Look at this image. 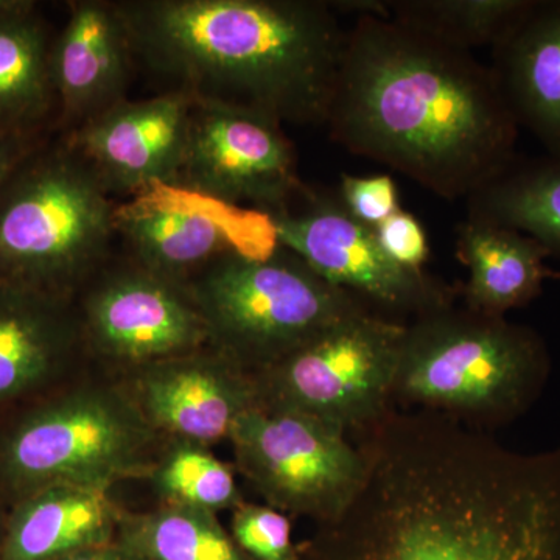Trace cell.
Instances as JSON below:
<instances>
[{
  "mask_svg": "<svg viewBox=\"0 0 560 560\" xmlns=\"http://www.w3.org/2000/svg\"><path fill=\"white\" fill-rule=\"evenodd\" d=\"M162 438L114 375L97 368L0 412V499L50 486L106 490L145 480Z\"/></svg>",
  "mask_w": 560,
  "mask_h": 560,
  "instance_id": "cell-4",
  "label": "cell"
},
{
  "mask_svg": "<svg viewBox=\"0 0 560 560\" xmlns=\"http://www.w3.org/2000/svg\"><path fill=\"white\" fill-rule=\"evenodd\" d=\"M230 533L250 560H301L291 518L268 504L243 501L231 511Z\"/></svg>",
  "mask_w": 560,
  "mask_h": 560,
  "instance_id": "cell-26",
  "label": "cell"
},
{
  "mask_svg": "<svg viewBox=\"0 0 560 560\" xmlns=\"http://www.w3.org/2000/svg\"><path fill=\"white\" fill-rule=\"evenodd\" d=\"M91 368L75 301L0 280V412Z\"/></svg>",
  "mask_w": 560,
  "mask_h": 560,
  "instance_id": "cell-15",
  "label": "cell"
},
{
  "mask_svg": "<svg viewBox=\"0 0 560 560\" xmlns=\"http://www.w3.org/2000/svg\"><path fill=\"white\" fill-rule=\"evenodd\" d=\"M350 434L363 482L301 560H560V447L512 451L448 416L393 407Z\"/></svg>",
  "mask_w": 560,
  "mask_h": 560,
  "instance_id": "cell-1",
  "label": "cell"
},
{
  "mask_svg": "<svg viewBox=\"0 0 560 560\" xmlns=\"http://www.w3.org/2000/svg\"><path fill=\"white\" fill-rule=\"evenodd\" d=\"M187 289L208 326L210 346L250 375L371 308L279 245L265 254L228 250Z\"/></svg>",
  "mask_w": 560,
  "mask_h": 560,
  "instance_id": "cell-7",
  "label": "cell"
},
{
  "mask_svg": "<svg viewBox=\"0 0 560 560\" xmlns=\"http://www.w3.org/2000/svg\"><path fill=\"white\" fill-rule=\"evenodd\" d=\"M338 195L346 209L371 228L400 210L399 190L389 175H341Z\"/></svg>",
  "mask_w": 560,
  "mask_h": 560,
  "instance_id": "cell-27",
  "label": "cell"
},
{
  "mask_svg": "<svg viewBox=\"0 0 560 560\" xmlns=\"http://www.w3.org/2000/svg\"><path fill=\"white\" fill-rule=\"evenodd\" d=\"M114 377L162 440L212 447L259 407L253 375L212 346Z\"/></svg>",
  "mask_w": 560,
  "mask_h": 560,
  "instance_id": "cell-13",
  "label": "cell"
},
{
  "mask_svg": "<svg viewBox=\"0 0 560 560\" xmlns=\"http://www.w3.org/2000/svg\"><path fill=\"white\" fill-rule=\"evenodd\" d=\"M234 469L209 445L164 440L145 481L160 504L220 515L243 503Z\"/></svg>",
  "mask_w": 560,
  "mask_h": 560,
  "instance_id": "cell-25",
  "label": "cell"
},
{
  "mask_svg": "<svg viewBox=\"0 0 560 560\" xmlns=\"http://www.w3.org/2000/svg\"><path fill=\"white\" fill-rule=\"evenodd\" d=\"M326 127L349 153L444 200H467L503 172L521 131L474 54L368 14L346 31Z\"/></svg>",
  "mask_w": 560,
  "mask_h": 560,
  "instance_id": "cell-2",
  "label": "cell"
},
{
  "mask_svg": "<svg viewBox=\"0 0 560 560\" xmlns=\"http://www.w3.org/2000/svg\"><path fill=\"white\" fill-rule=\"evenodd\" d=\"M92 366L120 375L210 346L187 285L113 257L77 296Z\"/></svg>",
  "mask_w": 560,
  "mask_h": 560,
  "instance_id": "cell-11",
  "label": "cell"
},
{
  "mask_svg": "<svg viewBox=\"0 0 560 560\" xmlns=\"http://www.w3.org/2000/svg\"><path fill=\"white\" fill-rule=\"evenodd\" d=\"M175 189L271 215L305 189L293 143L279 121L221 103L195 101Z\"/></svg>",
  "mask_w": 560,
  "mask_h": 560,
  "instance_id": "cell-12",
  "label": "cell"
},
{
  "mask_svg": "<svg viewBox=\"0 0 560 560\" xmlns=\"http://www.w3.org/2000/svg\"><path fill=\"white\" fill-rule=\"evenodd\" d=\"M230 442L235 470L290 518L316 526L337 521L363 482V455L349 434L302 412L254 407Z\"/></svg>",
  "mask_w": 560,
  "mask_h": 560,
  "instance_id": "cell-9",
  "label": "cell"
},
{
  "mask_svg": "<svg viewBox=\"0 0 560 560\" xmlns=\"http://www.w3.org/2000/svg\"><path fill=\"white\" fill-rule=\"evenodd\" d=\"M7 512H9V508H7V504L0 499V539H2L3 528H5Z\"/></svg>",
  "mask_w": 560,
  "mask_h": 560,
  "instance_id": "cell-31",
  "label": "cell"
},
{
  "mask_svg": "<svg viewBox=\"0 0 560 560\" xmlns=\"http://www.w3.org/2000/svg\"><path fill=\"white\" fill-rule=\"evenodd\" d=\"M130 35L117 2L77 0L51 44L57 132L68 135L127 101L135 68Z\"/></svg>",
  "mask_w": 560,
  "mask_h": 560,
  "instance_id": "cell-16",
  "label": "cell"
},
{
  "mask_svg": "<svg viewBox=\"0 0 560 560\" xmlns=\"http://www.w3.org/2000/svg\"><path fill=\"white\" fill-rule=\"evenodd\" d=\"M58 560H142L138 555L128 550V548L121 547L116 540L110 544L98 545V547L86 548L72 552V555L66 556V558Z\"/></svg>",
  "mask_w": 560,
  "mask_h": 560,
  "instance_id": "cell-30",
  "label": "cell"
},
{
  "mask_svg": "<svg viewBox=\"0 0 560 560\" xmlns=\"http://www.w3.org/2000/svg\"><path fill=\"white\" fill-rule=\"evenodd\" d=\"M529 0H382L383 16L453 49L469 51L497 43L522 16Z\"/></svg>",
  "mask_w": 560,
  "mask_h": 560,
  "instance_id": "cell-24",
  "label": "cell"
},
{
  "mask_svg": "<svg viewBox=\"0 0 560 560\" xmlns=\"http://www.w3.org/2000/svg\"><path fill=\"white\" fill-rule=\"evenodd\" d=\"M44 139L33 140L0 136V190L5 186L7 179L10 178L14 168Z\"/></svg>",
  "mask_w": 560,
  "mask_h": 560,
  "instance_id": "cell-29",
  "label": "cell"
},
{
  "mask_svg": "<svg viewBox=\"0 0 560 560\" xmlns=\"http://www.w3.org/2000/svg\"><path fill=\"white\" fill-rule=\"evenodd\" d=\"M404 320L355 313L253 375L259 407L302 412L350 434L393 407Z\"/></svg>",
  "mask_w": 560,
  "mask_h": 560,
  "instance_id": "cell-8",
  "label": "cell"
},
{
  "mask_svg": "<svg viewBox=\"0 0 560 560\" xmlns=\"http://www.w3.org/2000/svg\"><path fill=\"white\" fill-rule=\"evenodd\" d=\"M136 65L194 101L326 125L346 31L323 0H120Z\"/></svg>",
  "mask_w": 560,
  "mask_h": 560,
  "instance_id": "cell-3",
  "label": "cell"
},
{
  "mask_svg": "<svg viewBox=\"0 0 560 560\" xmlns=\"http://www.w3.org/2000/svg\"><path fill=\"white\" fill-rule=\"evenodd\" d=\"M302 208L268 215L279 246L296 254L331 285L349 291L375 312L407 323L444 307L455 293L423 270L390 259L374 228L361 223L340 195L305 187Z\"/></svg>",
  "mask_w": 560,
  "mask_h": 560,
  "instance_id": "cell-10",
  "label": "cell"
},
{
  "mask_svg": "<svg viewBox=\"0 0 560 560\" xmlns=\"http://www.w3.org/2000/svg\"><path fill=\"white\" fill-rule=\"evenodd\" d=\"M383 250L401 267L423 270L430 256L429 238L422 224L411 213L397 210L374 228Z\"/></svg>",
  "mask_w": 560,
  "mask_h": 560,
  "instance_id": "cell-28",
  "label": "cell"
},
{
  "mask_svg": "<svg viewBox=\"0 0 560 560\" xmlns=\"http://www.w3.org/2000/svg\"><path fill=\"white\" fill-rule=\"evenodd\" d=\"M466 201V219L522 232L560 260V154H517Z\"/></svg>",
  "mask_w": 560,
  "mask_h": 560,
  "instance_id": "cell-22",
  "label": "cell"
},
{
  "mask_svg": "<svg viewBox=\"0 0 560 560\" xmlns=\"http://www.w3.org/2000/svg\"><path fill=\"white\" fill-rule=\"evenodd\" d=\"M110 492L50 486L10 504L0 560H58L116 540L124 515Z\"/></svg>",
  "mask_w": 560,
  "mask_h": 560,
  "instance_id": "cell-18",
  "label": "cell"
},
{
  "mask_svg": "<svg viewBox=\"0 0 560 560\" xmlns=\"http://www.w3.org/2000/svg\"><path fill=\"white\" fill-rule=\"evenodd\" d=\"M55 35L32 0H0V136L57 132L50 54Z\"/></svg>",
  "mask_w": 560,
  "mask_h": 560,
  "instance_id": "cell-19",
  "label": "cell"
},
{
  "mask_svg": "<svg viewBox=\"0 0 560 560\" xmlns=\"http://www.w3.org/2000/svg\"><path fill=\"white\" fill-rule=\"evenodd\" d=\"M116 210L66 136L44 139L0 190V280L75 301L114 257Z\"/></svg>",
  "mask_w": 560,
  "mask_h": 560,
  "instance_id": "cell-6",
  "label": "cell"
},
{
  "mask_svg": "<svg viewBox=\"0 0 560 560\" xmlns=\"http://www.w3.org/2000/svg\"><path fill=\"white\" fill-rule=\"evenodd\" d=\"M116 231L127 246V257L180 285H187L217 257L238 248L226 226L210 213L162 206L143 197L117 206Z\"/></svg>",
  "mask_w": 560,
  "mask_h": 560,
  "instance_id": "cell-21",
  "label": "cell"
},
{
  "mask_svg": "<svg viewBox=\"0 0 560 560\" xmlns=\"http://www.w3.org/2000/svg\"><path fill=\"white\" fill-rule=\"evenodd\" d=\"M489 68L518 128L560 154V0H529Z\"/></svg>",
  "mask_w": 560,
  "mask_h": 560,
  "instance_id": "cell-17",
  "label": "cell"
},
{
  "mask_svg": "<svg viewBox=\"0 0 560 560\" xmlns=\"http://www.w3.org/2000/svg\"><path fill=\"white\" fill-rule=\"evenodd\" d=\"M550 372L536 330L453 301L405 326L393 401L467 425H504L536 404Z\"/></svg>",
  "mask_w": 560,
  "mask_h": 560,
  "instance_id": "cell-5",
  "label": "cell"
},
{
  "mask_svg": "<svg viewBox=\"0 0 560 560\" xmlns=\"http://www.w3.org/2000/svg\"><path fill=\"white\" fill-rule=\"evenodd\" d=\"M116 541L142 560H250L219 514L167 504L125 510Z\"/></svg>",
  "mask_w": 560,
  "mask_h": 560,
  "instance_id": "cell-23",
  "label": "cell"
},
{
  "mask_svg": "<svg viewBox=\"0 0 560 560\" xmlns=\"http://www.w3.org/2000/svg\"><path fill=\"white\" fill-rule=\"evenodd\" d=\"M456 257L469 271L463 287L464 305L504 316L536 300L545 280L560 279L545 264L548 253L522 232L466 219L456 231Z\"/></svg>",
  "mask_w": 560,
  "mask_h": 560,
  "instance_id": "cell-20",
  "label": "cell"
},
{
  "mask_svg": "<svg viewBox=\"0 0 560 560\" xmlns=\"http://www.w3.org/2000/svg\"><path fill=\"white\" fill-rule=\"evenodd\" d=\"M194 98L165 91L124 101L62 135L90 164L110 197L175 189L186 156Z\"/></svg>",
  "mask_w": 560,
  "mask_h": 560,
  "instance_id": "cell-14",
  "label": "cell"
}]
</instances>
